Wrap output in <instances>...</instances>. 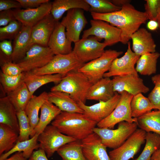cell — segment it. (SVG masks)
I'll return each mask as SVG.
<instances>
[{
    "label": "cell",
    "instance_id": "obj_3",
    "mask_svg": "<svg viewBox=\"0 0 160 160\" xmlns=\"http://www.w3.org/2000/svg\"><path fill=\"white\" fill-rule=\"evenodd\" d=\"M92 84L83 73L75 70L67 73L58 84L51 88L50 91L67 93L77 103L85 104L88 92Z\"/></svg>",
    "mask_w": 160,
    "mask_h": 160
},
{
    "label": "cell",
    "instance_id": "obj_40",
    "mask_svg": "<svg viewBox=\"0 0 160 160\" xmlns=\"http://www.w3.org/2000/svg\"><path fill=\"white\" fill-rule=\"evenodd\" d=\"M24 75V73L23 72L17 76H9L0 71V84L7 95L14 90L23 81Z\"/></svg>",
    "mask_w": 160,
    "mask_h": 160
},
{
    "label": "cell",
    "instance_id": "obj_31",
    "mask_svg": "<svg viewBox=\"0 0 160 160\" xmlns=\"http://www.w3.org/2000/svg\"><path fill=\"white\" fill-rule=\"evenodd\" d=\"M39 135L36 134L28 140L17 141L12 149L0 155V160H4L12 154L17 152H23L26 158L29 159L34 150L39 148V145L37 140Z\"/></svg>",
    "mask_w": 160,
    "mask_h": 160
},
{
    "label": "cell",
    "instance_id": "obj_6",
    "mask_svg": "<svg viewBox=\"0 0 160 160\" xmlns=\"http://www.w3.org/2000/svg\"><path fill=\"white\" fill-rule=\"evenodd\" d=\"M123 53L114 50H105L99 57L84 63L78 70L83 73L93 84L103 77L114 60Z\"/></svg>",
    "mask_w": 160,
    "mask_h": 160
},
{
    "label": "cell",
    "instance_id": "obj_50",
    "mask_svg": "<svg viewBox=\"0 0 160 160\" xmlns=\"http://www.w3.org/2000/svg\"><path fill=\"white\" fill-rule=\"evenodd\" d=\"M4 160H29L23 155V152H16L11 156Z\"/></svg>",
    "mask_w": 160,
    "mask_h": 160
},
{
    "label": "cell",
    "instance_id": "obj_19",
    "mask_svg": "<svg viewBox=\"0 0 160 160\" xmlns=\"http://www.w3.org/2000/svg\"><path fill=\"white\" fill-rule=\"evenodd\" d=\"M52 2L43 3L39 7L24 9L13 10L16 20L23 25L32 27L37 23L51 13Z\"/></svg>",
    "mask_w": 160,
    "mask_h": 160
},
{
    "label": "cell",
    "instance_id": "obj_7",
    "mask_svg": "<svg viewBox=\"0 0 160 160\" xmlns=\"http://www.w3.org/2000/svg\"><path fill=\"white\" fill-rule=\"evenodd\" d=\"M120 94V100L115 108L108 116L97 123L98 127L112 129L122 121L137 122V118H133L131 115L130 104L133 96L126 91Z\"/></svg>",
    "mask_w": 160,
    "mask_h": 160
},
{
    "label": "cell",
    "instance_id": "obj_45",
    "mask_svg": "<svg viewBox=\"0 0 160 160\" xmlns=\"http://www.w3.org/2000/svg\"><path fill=\"white\" fill-rule=\"evenodd\" d=\"M0 55L6 59L12 61V56L13 51L12 40H5L0 42Z\"/></svg>",
    "mask_w": 160,
    "mask_h": 160
},
{
    "label": "cell",
    "instance_id": "obj_43",
    "mask_svg": "<svg viewBox=\"0 0 160 160\" xmlns=\"http://www.w3.org/2000/svg\"><path fill=\"white\" fill-rule=\"evenodd\" d=\"M1 72L5 75L9 76H16L23 72L21 68L17 64L12 61L0 58Z\"/></svg>",
    "mask_w": 160,
    "mask_h": 160
},
{
    "label": "cell",
    "instance_id": "obj_13",
    "mask_svg": "<svg viewBox=\"0 0 160 160\" xmlns=\"http://www.w3.org/2000/svg\"><path fill=\"white\" fill-rule=\"evenodd\" d=\"M127 44V49L124 55L114 60L109 71L104 74L103 77L110 78L130 74L138 75L135 65L140 56L132 51L130 41Z\"/></svg>",
    "mask_w": 160,
    "mask_h": 160
},
{
    "label": "cell",
    "instance_id": "obj_14",
    "mask_svg": "<svg viewBox=\"0 0 160 160\" xmlns=\"http://www.w3.org/2000/svg\"><path fill=\"white\" fill-rule=\"evenodd\" d=\"M121 94L115 92L113 96L106 101H100L93 105L88 106L82 102L77 103L84 114L91 120L97 123L108 116L118 104Z\"/></svg>",
    "mask_w": 160,
    "mask_h": 160
},
{
    "label": "cell",
    "instance_id": "obj_52",
    "mask_svg": "<svg viewBox=\"0 0 160 160\" xmlns=\"http://www.w3.org/2000/svg\"><path fill=\"white\" fill-rule=\"evenodd\" d=\"M110 1L116 6L121 7L124 5L130 3L129 0H111Z\"/></svg>",
    "mask_w": 160,
    "mask_h": 160
},
{
    "label": "cell",
    "instance_id": "obj_2",
    "mask_svg": "<svg viewBox=\"0 0 160 160\" xmlns=\"http://www.w3.org/2000/svg\"><path fill=\"white\" fill-rule=\"evenodd\" d=\"M97 124L84 113L65 111H62L51 123L62 133L80 140L92 133Z\"/></svg>",
    "mask_w": 160,
    "mask_h": 160
},
{
    "label": "cell",
    "instance_id": "obj_9",
    "mask_svg": "<svg viewBox=\"0 0 160 160\" xmlns=\"http://www.w3.org/2000/svg\"><path fill=\"white\" fill-rule=\"evenodd\" d=\"M55 55L48 47L35 44L31 47L24 58L17 64L23 72H28L45 66Z\"/></svg>",
    "mask_w": 160,
    "mask_h": 160
},
{
    "label": "cell",
    "instance_id": "obj_27",
    "mask_svg": "<svg viewBox=\"0 0 160 160\" xmlns=\"http://www.w3.org/2000/svg\"><path fill=\"white\" fill-rule=\"evenodd\" d=\"M90 6L84 0H55L52 2L51 14L57 22L66 12L73 8L89 11Z\"/></svg>",
    "mask_w": 160,
    "mask_h": 160
},
{
    "label": "cell",
    "instance_id": "obj_54",
    "mask_svg": "<svg viewBox=\"0 0 160 160\" xmlns=\"http://www.w3.org/2000/svg\"><path fill=\"white\" fill-rule=\"evenodd\" d=\"M157 21L159 25V28L160 29V10L159 11V15L157 17Z\"/></svg>",
    "mask_w": 160,
    "mask_h": 160
},
{
    "label": "cell",
    "instance_id": "obj_53",
    "mask_svg": "<svg viewBox=\"0 0 160 160\" xmlns=\"http://www.w3.org/2000/svg\"><path fill=\"white\" fill-rule=\"evenodd\" d=\"M151 159L152 160H160V147L153 153Z\"/></svg>",
    "mask_w": 160,
    "mask_h": 160
},
{
    "label": "cell",
    "instance_id": "obj_49",
    "mask_svg": "<svg viewBox=\"0 0 160 160\" xmlns=\"http://www.w3.org/2000/svg\"><path fill=\"white\" fill-rule=\"evenodd\" d=\"M45 152L41 148L34 151L29 160H48Z\"/></svg>",
    "mask_w": 160,
    "mask_h": 160
},
{
    "label": "cell",
    "instance_id": "obj_37",
    "mask_svg": "<svg viewBox=\"0 0 160 160\" xmlns=\"http://www.w3.org/2000/svg\"><path fill=\"white\" fill-rule=\"evenodd\" d=\"M145 142L142 153L134 160H150L153 153L160 147V135L155 133L146 132Z\"/></svg>",
    "mask_w": 160,
    "mask_h": 160
},
{
    "label": "cell",
    "instance_id": "obj_22",
    "mask_svg": "<svg viewBox=\"0 0 160 160\" xmlns=\"http://www.w3.org/2000/svg\"><path fill=\"white\" fill-rule=\"evenodd\" d=\"M32 27L23 25L17 36L13 40L12 61L17 63L23 59L31 47L30 39Z\"/></svg>",
    "mask_w": 160,
    "mask_h": 160
},
{
    "label": "cell",
    "instance_id": "obj_48",
    "mask_svg": "<svg viewBox=\"0 0 160 160\" xmlns=\"http://www.w3.org/2000/svg\"><path fill=\"white\" fill-rule=\"evenodd\" d=\"M21 6L17 0H0V12L12 8L20 9Z\"/></svg>",
    "mask_w": 160,
    "mask_h": 160
},
{
    "label": "cell",
    "instance_id": "obj_36",
    "mask_svg": "<svg viewBox=\"0 0 160 160\" xmlns=\"http://www.w3.org/2000/svg\"><path fill=\"white\" fill-rule=\"evenodd\" d=\"M130 106L132 116L135 118H137L153 109H156L148 98L141 93L133 96Z\"/></svg>",
    "mask_w": 160,
    "mask_h": 160
},
{
    "label": "cell",
    "instance_id": "obj_25",
    "mask_svg": "<svg viewBox=\"0 0 160 160\" xmlns=\"http://www.w3.org/2000/svg\"><path fill=\"white\" fill-rule=\"evenodd\" d=\"M24 73L23 81L27 85L31 97L36 91L43 85L51 82L58 84L65 75L60 74L38 75L29 72Z\"/></svg>",
    "mask_w": 160,
    "mask_h": 160
},
{
    "label": "cell",
    "instance_id": "obj_16",
    "mask_svg": "<svg viewBox=\"0 0 160 160\" xmlns=\"http://www.w3.org/2000/svg\"><path fill=\"white\" fill-rule=\"evenodd\" d=\"M113 90L119 94L123 91L135 95L140 93H146L149 89L144 84L138 75L130 74L116 76L112 79Z\"/></svg>",
    "mask_w": 160,
    "mask_h": 160
},
{
    "label": "cell",
    "instance_id": "obj_1",
    "mask_svg": "<svg viewBox=\"0 0 160 160\" xmlns=\"http://www.w3.org/2000/svg\"><path fill=\"white\" fill-rule=\"evenodd\" d=\"M93 19L110 23L121 31L120 42L127 44L132 35L148 20L145 12L137 10L130 3L123 6L118 11L105 14L91 12Z\"/></svg>",
    "mask_w": 160,
    "mask_h": 160
},
{
    "label": "cell",
    "instance_id": "obj_5",
    "mask_svg": "<svg viewBox=\"0 0 160 160\" xmlns=\"http://www.w3.org/2000/svg\"><path fill=\"white\" fill-rule=\"evenodd\" d=\"M137 123L123 121L118 123L115 129L95 127L93 132L100 137L107 148L114 149L120 146L137 129Z\"/></svg>",
    "mask_w": 160,
    "mask_h": 160
},
{
    "label": "cell",
    "instance_id": "obj_18",
    "mask_svg": "<svg viewBox=\"0 0 160 160\" xmlns=\"http://www.w3.org/2000/svg\"><path fill=\"white\" fill-rule=\"evenodd\" d=\"M57 22L50 13L33 26L31 33V46L37 44L48 47Z\"/></svg>",
    "mask_w": 160,
    "mask_h": 160
},
{
    "label": "cell",
    "instance_id": "obj_15",
    "mask_svg": "<svg viewBox=\"0 0 160 160\" xmlns=\"http://www.w3.org/2000/svg\"><path fill=\"white\" fill-rule=\"evenodd\" d=\"M61 23L66 29L67 38L74 43L80 40V36L87 23L84 14V10L79 8H73L67 12Z\"/></svg>",
    "mask_w": 160,
    "mask_h": 160
},
{
    "label": "cell",
    "instance_id": "obj_20",
    "mask_svg": "<svg viewBox=\"0 0 160 160\" xmlns=\"http://www.w3.org/2000/svg\"><path fill=\"white\" fill-rule=\"evenodd\" d=\"M65 29L60 22H57L48 44L55 55L68 54L73 51L72 42L67 38Z\"/></svg>",
    "mask_w": 160,
    "mask_h": 160
},
{
    "label": "cell",
    "instance_id": "obj_46",
    "mask_svg": "<svg viewBox=\"0 0 160 160\" xmlns=\"http://www.w3.org/2000/svg\"><path fill=\"white\" fill-rule=\"evenodd\" d=\"M16 20L13 10L9 9L0 12V26H5L10 22Z\"/></svg>",
    "mask_w": 160,
    "mask_h": 160
},
{
    "label": "cell",
    "instance_id": "obj_38",
    "mask_svg": "<svg viewBox=\"0 0 160 160\" xmlns=\"http://www.w3.org/2000/svg\"><path fill=\"white\" fill-rule=\"evenodd\" d=\"M17 114L19 129L17 141L28 140L34 135L28 118L24 110L17 111Z\"/></svg>",
    "mask_w": 160,
    "mask_h": 160
},
{
    "label": "cell",
    "instance_id": "obj_51",
    "mask_svg": "<svg viewBox=\"0 0 160 160\" xmlns=\"http://www.w3.org/2000/svg\"><path fill=\"white\" fill-rule=\"evenodd\" d=\"M147 28L150 30L155 31L159 28V25L157 21L149 20L147 23Z\"/></svg>",
    "mask_w": 160,
    "mask_h": 160
},
{
    "label": "cell",
    "instance_id": "obj_55",
    "mask_svg": "<svg viewBox=\"0 0 160 160\" xmlns=\"http://www.w3.org/2000/svg\"><path fill=\"white\" fill-rule=\"evenodd\" d=\"M150 160H152L151 159Z\"/></svg>",
    "mask_w": 160,
    "mask_h": 160
},
{
    "label": "cell",
    "instance_id": "obj_26",
    "mask_svg": "<svg viewBox=\"0 0 160 160\" xmlns=\"http://www.w3.org/2000/svg\"><path fill=\"white\" fill-rule=\"evenodd\" d=\"M17 111L7 96L0 98V123L10 127L19 134Z\"/></svg>",
    "mask_w": 160,
    "mask_h": 160
},
{
    "label": "cell",
    "instance_id": "obj_41",
    "mask_svg": "<svg viewBox=\"0 0 160 160\" xmlns=\"http://www.w3.org/2000/svg\"><path fill=\"white\" fill-rule=\"evenodd\" d=\"M23 24L20 21L15 20L7 25L0 28L1 41L7 40H14L21 31Z\"/></svg>",
    "mask_w": 160,
    "mask_h": 160
},
{
    "label": "cell",
    "instance_id": "obj_34",
    "mask_svg": "<svg viewBox=\"0 0 160 160\" xmlns=\"http://www.w3.org/2000/svg\"><path fill=\"white\" fill-rule=\"evenodd\" d=\"M57 152L62 160H87L83 153L80 140H76L64 145Z\"/></svg>",
    "mask_w": 160,
    "mask_h": 160
},
{
    "label": "cell",
    "instance_id": "obj_47",
    "mask_svg": "<svg viewBox=\"0 0 160 160\" xmlns=\"http://www.w3.org/2000/svg\"><path fill=\"white\" fill-rule=\"evenodd\" d=\"M22 7L25 9L37 7L42 4L49 1V0H17Z\"/></svg>",
    "mask_w": 160,
    "mask_h": 160
},
{
    "label": "cell",
    "instance_id": "obj_8",
    "mask_svg": "<svg viewBox=\"0 0 160 160\" xmlns=\"http://www.w3.org/2000/svg\"><path fill=\"white\" fill-rule=\"evenodd\" d=\"M37 140L39 148L43 150L49 158L62 146L76 140L62 133L51 125H48L39 135Z\"/></svg>",
    "mask_w": 160,
    "mask_h": 160
},
{
    "label": "cell",
    "instance_id": "obj_21",
    "mask_svg": "<svg viewBox=\"0 0 160 160\" xmlns=\"http://www.w3.org/2000/svg\"><path fill=\"white\" fill-rule=\"evenodd\" d=\"M132 50L140 56L147 53L156 52V45L152 34L145 28H140L132 36Z\"/></svg>",
    "mask_w": 160,
    "mask_h": 160
},
{
    "label": "cell",
    "instance_id": "obj_10",
    "mask_svg": "<svg viewBox=\"0 0 160 160\" xmlns=\"http://www.w3.org/2000/svg\"><path fill=\"white\" fill-rule=\"evenodd\" d=\"M91 27L83 32L82 38L94 36L104 42L107 46H111L121 41V31L119 28L105 21L98 20H91Z\"/></svg>",
    "mask_w": 160,
    "mask_h": 160
},
{
    "label": "cell",
    "instance_id": "obj_42",
    "mask_svg": "<svg viewBox=\"0 0 160 160\" xmlns=\"http://www.w3.org/2000/svg\"><path fill=\"white\" fill-rule=\"evenodd\" d=\"M151 79L154 87L148 98L155 109L160 110V74L153 76Z\"/></svg>",
    "mask_w": 160,
    "mask_h": 160
},
{
    "label": "cell",
    "instance_id": "obj_44",
    "mask_svg": "<svg viewBox=\"0 0 160 160\" xmlns=\"http://www.w3.org/2000/svg\"><path fill=\"white\" fill-rule=\"evenodd\" d=\"M145 13L148 20L157 21L160 10V0H146Z\"/></svg>",
    "mask_w": 160,
    "mask_h": 160
},
{
    "label": "cell",
    "instance_id": "obj_24",
    "mask_svg": "<svg viewBox=\"0 0 160 160\" xmlns=\"http://www.w3.org/2000/svg\"><path fill=\"white\" fill-rule=\"evenodd\" d=\"M48 100L62 111L84 113L78 103L67 93L57 91L48 93Z\"/></svg>",
    "mask_w": 160,
    "mask_h": 160
},
{
    "label": "cell",
    "instance_id": "obj_12",
    "mask_svg": "<svg viewBox=\"0 0 160 160\" xmlns=\"http://www.w3.org/2000/svg\"><path fill=\"white\" fill-rule=\"evenodd\" d=\"M97 37L92 36L82 39L74 43L73 51L78 58L85 63L100 56L107 46Z\"/></svg>",
    "mask_w": 160,
    "mask_h": 160
},
{
    "label": "cell",
    "instance_id": "obj_29",
    "mask_svg": "<svg viewBox=\"0 0 160 160\" xmlns=\"http://www.w3.org/2000/svg\"><path fill=\"white\" fill-rule=\"evenodd\" d=\"M48 100V93L45 91L38 96L33 95L25 108L24 111L33 130L39 121V110L43 104Z\"/></svg>",
    "mask_w": 160,
    "mask_h": 160
},
{
    "label": "cell",
    "instance_id": "obj_4",
    "mask_svg": "<svg viewBox=\"0 0 160 160\" xmlns=\"http://www.w3.org/2000/svg\"><path fill=\"white\" fill-rule=\"evenodd\" d=\"M84 63L81 61L72 51L66 55H55L45 66L29 72L35 75H66L72 71L78 70Z\"/></svg>",
    "mask_w": 160,
    "mask_h": 160
},
{
    "label": "cell",
    "instance_id": "obj_32",
    "mask_svg": "<svg viewBox=\"0 0 160 160\" xmlns=\"http://www.w3.org/2000/svg\"><path fill=\"white\" fill-rule=\"evenodd\" d=\"M160 56V54L157 52L146 53L140 56L136 63L137 72L146 76L155 73L157 60Z\"/></svg>",
    "mask_w": 160,
    "mask_h": 160
},
{
    "label": "cell",
    "instance_id": "obj_33",
    "mask_svg": "<svg viewBox=\"0 0 160 160\" xmlns=\"http://www.w3.org/2000/svg\"><path fill=\"white\" fill-rule=\"evenodd\" d=\"M7 96L17 111H24L31 97L29 91L24 81Z\"/></svg>",
    "mask_w": 160,
    "mask_h": 160
},
{
    "label": "cell",
    "instance_id": "obj_23",
    "mask_svg": "<svg viewBox=\"0 0 160 160\" xmlns=\"http://www.w3.org/2000/svg\"><path fill=\"white\" fill-rule=\"evenodd\" d=\"M115 92L112 79L103 77L92 84L88 92L87 100L106 101L112 98Z\"/></svg>",
    "mask_w": 160,
    "mask_h": 160
},
{
    "label": "cell",
    "instance_id": "obj_11",
    "mask_svg": "<svg viewBox=\"0 0 160 160\" xmlns=\"http://www.w3.org/2000/svg\"><path fill=\"white\" fill-rule=\"evenodd\" d=\"M146 132L137 129L120 146L109 153L111 160H129L139 151L145 142Z\"/></svg>",
    "mask_w": 160,
    "mask_h": 160
},
{
    "label": "cell",
    "instance_id": "obj_35",
    "mask_svg": "<svg viewBox=\"0 0 160 160\" xmlns=\"http://www.w3.org/2000/svg\"><path fill=\"white\" fill-rule=\"evenodd\" d=\"M19 135L10 127L0 123V155L14 147L17 141Z\"/></svg>",
    "mask_w": 160,
    "mask_h": 160
},
{
    "label": "cell",
    "instance_id": "obj_17",
    "mask_svg": "<svg viewBox=\"0 0 160 160\" xmlns=\"http://www.w3.org/2000/svg\"><path fill=\"white\" fill-rule=\"evenodd\" d=\"M81 142L83 153L87 160H111L107 147L97 134L93 132Z\"/></svg>",
    "mask_w": 160,
    "mask_h": 160
},
{
    "label": "cell",
    "instance_id": "obj_30",
    "mask_svg": "<svg viewBox=\"0 0 160 160\" xmlns=\"http://www.w3.org/2000/svg\"><path fill=\"white\" fill-rule=\"evenodd\" d=\"M140 129L146 132H152L160 135V110L151 111L137 118Z\"/></svg>",
    "mask_w": 160,
    "mask_h": 160
},
{
    "label": "cell",
    "instance_id": "obj_39",
    "mask_svg": "<svg viewBox=\"0 0 160 160\" xmlns=\"http://www.w3.org/2000/svg\"><path fill=\"white\" fill-rule=\"evenodd\" d=\"M90 6L91 12L105 14L120 10L121 7L115 5L110 0H84Z\"/></svg>",
    "mask_w": 160,
    "mask_h": 160
},
{
    "label": "cell",
    "instance_id": "obj_28",
    "mask_svg": "<svg viewBox=\"0 0 160 160\" xmlns=\"http://www.w3.org/2000/svg\"><path fill=\"white\" fill-rule=\"evenodd\" d=\"M40 111L38 123L33 130L34 135L36 134L39 135L62 111L48 100L43 104Z\"/></svg>",
    "mask_w": 160,
    "mask_h": 160
}]
</instances>
